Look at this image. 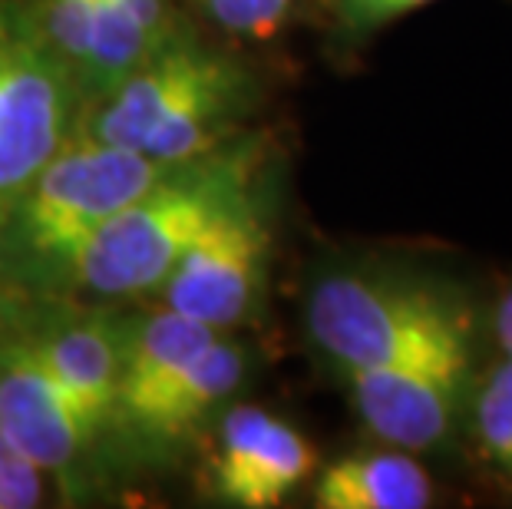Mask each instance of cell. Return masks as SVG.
<instances>
[{
    "label": "cell",
    "mask_w": 512,
    "mask_h": 509,
    "mask_svg": "<svg viewBox=\"0 0 512 509\" xmlns=\"http://www.w3.org/2000/svg\"><path fill=\"white\" fill-rule=\"evenodd\" d=\"M493 338L506 361H512V288L503 291V298L493 308Z\"/></svg>",
    "instance_id": "obj_20"
},
{
    "label": "cell",
    "mask_w": 512,
    "mask_h": 509,
    "mask_svg": "<svg viewBox=\"0 0 512 509\" xmlns=\"http://www.w3.org/2000/svg\"><path fill=\"white\" fill-rule=\"evenodd\" d=\"M248 374H252V351L242 341L219 334L143 407L119 420L113 440L146 463L176 460L182 450L209 437L219 414L248 384Z\"/></svg>",
    "instance_id": "obj_10"
},
{
    "label": "cell",
    "mask_w": 512,
    "mask_h": 509,
    "mask_svg": "<svg viewBox=\"0 0 512 509\" xmlns=\"http://www.w3.org/2000/svg\"><path fill=\"white\" fill-rule=\"evenodd\" d=\"M265 186L268 182H261L242 196L195 238L162 281V305L222 334L255 318L265 301L271 252H275Z\"/></svg>",
    "instance_id": "obj_6"
},
{
    "label": "cell",
    "mask_w": 512,
    "mask_h": 509,
    "mask_svg": "<svg viewBox=\"0 0 512 509\" xmlns=\"http://www.w3.org/2000/svg\"><path fill=\"white\" fill-rule=\"evenodd\" d=\"M258 96L242 60L176 20L146 60L86 106L76 133L169 166L235 139Z\"/></svg>",
    "instance_id": "obj_2"
},
{
    "label": "cell",
    "mask_w": 512,
    "mask_h": 509,
    "mask_svg": "<svg viewBox=\"0 0 512 509\" xmlns=\"http://www.w3.org/2000/svg\"><path fill=\"white\" fill-rule=\"evenodd\" d=\"M205 493L238 509H275L318 467L298 427L258 404H228L209 430Z\"/></svg>",
    "instance_id": "obj_9"
},
{
    "label": "cell",
    "mask_w": 512,
    "mask_h": 509,
    "mask_svg": "<svg viewBox=\"0 0 512 509\" xmlns=\"http://www.w3.org/2000/svg\"><path fill=\"white\" fill-rule=\"evenodd\" d=\"M133 149L76 133L0 222V291L20 298H70L93 238L159 172Z\"/></svg>",
    "instance_id": "obj_4"
},
{
    "label": "cell",
    "mask_w": 512,
    "mask_h": 509,
    "mask_svg": "<svg viewBox=\"0 0 512 509\" xmlns=\"http://www.w3.org/2000/svg\"><path fill=\"white\" fill-rule=\"evenodd\" d=\"M47 496V476L0 430V509H34Z\"/></svg>",
    "instance_id": "obj_18"
},
{
    "label": "cell",
    "mask_w": 512,
    "mask_h": 509,
    "mask_svg": "<svg viewBox=\"0 0 512 509\" xmlns=\"http://www.w3.org/2000/svg\"><path fill=\"white\" fill-rule=\"evenodd\" d=\"M427 4H433V0H387V7H384V27L394 24V20H403L407 14H413V10H420V7H427Z\"/></svg>",
    "instance_id": "obj_21"
},
{
    "label": "cell",
    "mask_w": 512,
    "mask_h": 509,
    "mask_svg": "<svg viewBox=\"0 0 512 509\" xmlns=\"http://www.w3.org/2000/svg\"><path fill=\"white\" fill-rule=\"evenodd\" d=\"M222 331L209 324L179 314L162 305L159 311L136 314L126 324L123 344V367H119L116 407H113V430L123 417L139 410L146 400L179 374L195 354H202Z\"/></svg>",
    "instance_id": "obj_12"
},
{
    "label": "cell",
    "mask_w": 512,
    "mask_h": 509,
    "mask_svg": "<svg viewBox=\"0 0 512 509\" xmlns=\"http://www.w3.org/2000/svg\"><path fill=\"white\" fill-rule=\"evenodd\" d=\"M0 430L57 483L80 500L96 483L106 433L83 414L0 314Z\"/></svg>",
    "instance_id": "obj_7"
},
{
    "label": "cell",
    "mask_w": 512,
    "mask_h": 509,
    "mask_svg": "<svg viewBox=\"0 0 512 509\" xmlns=\"http://www.w3.org/2000/svg\"><path fill=\"white\" fill-rule=\"evenodd\" d=\"M361 424L380 443L430 453L453 440L466 417L473 381L427 371H344Z\"/></svg>",
    "instance_id": "obj_11"
},
{
    "label": "cell",
    "mask_w": 512,
    "mask_h": 509,
    "mask_svg": "<svg viewBox=\"0 0 512 509\" xmlns=\"http://www.w3.org/2000/svg\"><path fill=\"white\" fill-rule=\"evenodd\" d=\"M265 166V139L242 133L202 156L169 162L93 238L76 268L70 298L156 295L195 238L238 199L268 182Z\"/></svg>",
    "instance_id": "obj_3"
},
{
    "label": "cell",
    "mask_w": 512,
    "mask_h": 509,
    "mask_svg": "<svg viewBox=\"0 0 512 509\" xmlns=\"http://www.w3.org/2000/svg\"><path fill=\"white\" fill-rule=\"evenodd\" d=\"M466 414L473 417L479 453L496 473L512 480V361L499 357L489 367L483 384L470 391Z\"/></svg>",
    "instance_id": "obj_15"
},
{
    "label": "cell",
    "mask_w": 512,
    "mask_h": 509,
    "mask_svg": "<svg viewBox=\"0 0 512 509\" xmlns=\"http://www.w3.org/2000/svg\"><path fill=\"white\" fill-rule=\"evenodd\" d=\"M384 7L387 0H331L334 24L347 37H367L384 27Z\"/></svg>",
    "instance_id": "obj_19"
},
{
    "label": "cell",
    "mask_w": 512,
    "mask_h": 509,
    "mask_svg": "<svg viewBox=\"0 0 512 509\" xmlns=\"http://www.w3.org/2000/svg\"><path fill=\"white\" fill-rule=\"evenodd\" d=\"M172 27L169 0H96L90 57L80 73L83 110L146 60Z\"/></svg>",
    "instance_id": "obj_14"
},
{
    "label": "cell",
    "mask_w": 512,
    "mask_h": 509,
    "mask_svg": "<svg viewBox=\"0 0 512 509\" xmlns=\"http://www.w3.org/2000/svg\"><path fill=\"white\" fill-rule=\"evenodd\" d=\"M24 7L47 47L67 63L76 90H80V73L93 43L96 0H24Z\"/></svg>",
    "instance_id": "obj_16"
},
{
    "label": "cell",
    "mask_w": 512,
    "mask_h": 509,
    "mask_svg": "<svg viewBox=\"0 0 512 509\" xmlns=\"http://www.w3.org/2000/svg\"><path fill=\"white\" fill-rule=\"evenodd\" d=\"M205 20L232 37L271 40L288 24L298 0H192Z\"/></svg>",
    "instance_id": "obj_17"
},
{
    "label": "cell",
    "mask_w": 512,
    "mask_h": 509,
    "mask_svg": "<svg viewBox=\"0 0 512 509\" xmlns=\"http://www.w3.org/2000/svg\"><path fill=\"white\" fill-rule=\"evenodd\" d=\"M0 314L67 397L113 440V407L129 314L76 308L67 298H20L0 291Z\"/></svg>",
    "instance_id": "obj_8"
},
{
    "label": "cell",
    "mask_w": 512,
    "mask_h": 509,
    "mask_svg": "<svg viewBox=\"0 0 512 509\" xmlns=\"http://www.w3.org/2000/svg\"><path fill=\"white\" fill-rule=\"evenodd\" d=\"M83 96L24 0H0V222L80 129Z\"/></svg>",
    "instance_id": "obj_5"
},
{
    "label": "cell",
    "mask_w": 512,
    "mask_h": 509,
    "mask_svg": "<svg viewBox=\"0 0 512 509\" xmlns=\"http://www.w3.org/2000/svg\"><path fill=\"white\" fill-rule=\"evenodd\" d=\"M430 473L407 450H361L328 463L314 483L318 509H423L433 503Z\"/></svg>",
    "instance_id": "obj_13"
},
{
    "label": "cell",
    "mask_w": 512,
    "mask_h": 509,
    "mask_svg": "<svg viewBox=\"0 0 512 509\" xmlns=\"http://www.w3.org/2000/svg\"><path fill=\"white\" fill-rule=\"evenodd\" d=\"M304 328L337 371H427L473 381L466 301L427 275L337 265L311 281Z\"/></svg>",
    "instance_id": "obj_1"
}]
</instances>
